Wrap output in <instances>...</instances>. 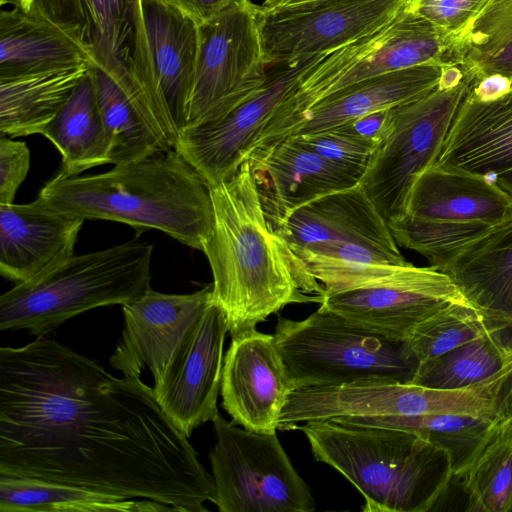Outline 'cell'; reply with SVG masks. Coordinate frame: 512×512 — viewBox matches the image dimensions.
Listing matches in <instances>:
<instances>
[{
	"instance_id": "obj_37",
	"label": "cell",
	"mask_w": 512,
	"mask_h": 512,
	"mask_svg": "<svg viewBox=\"0 0 512 512\" xmlns=\"http://www.w3.org/2000/svg\"><path fill=\"white\" fill-rule=\"evenodd\" d=\"M484 336H491L484 316L464 302L451 304L422 322L404 344L419 363Z\"/></svg>"
},
{
	"instance_id": "obj_45",
	"label": "cell",
	"mask_w": 512,
	"mask_h": 512,
	"mask_svg": "<svg viewBox=\"0 0 512 512\" xmlns=\"http://www.w3.org/2000/svg\"><path fill=\"white\" fill-rule=\"evenodd\" d=\"M302 1L306 0H264V2L259 6V8L262 10H268Z\"/></svg>"
},
{
	"instance_id": "obj_5",
	"label": "cell",
	"mask_w": 512,
	"mask_h": 512,
	"mask_svg": "<svg viewBox=\"0 0 512 512\" xmlns=\"http://www.w3.org/2000/svg\"><path fill=\"white\" fill-rule=\"evenodd\" d=\"M153 245L132 239L73 255L0 296V330L45 336L85 311L131 303L150 289Z\"/></svg>"
},
{
	"instance_id": "obj_1",
	"label": "cell",
	"mask_w": 512,
	"mask_h": 512,
	"mask_svg": "<svg viewBox=\"0 0 512 512\" xmlns=\"http://www.w3.org/2000/svg\"><path fill=\"white\" fill-rule=\"evenodd\" d=\"M0 474L180 512L215 499L212 475L153 388L46 336L0 349Z\"/></svg>"
},
{
	"instance_id": "obj_11",
	"label": "cell",
	"mask_w": 512,
	"mask_h": 512,
	"mask_svg": "<svg viewBox=\"0 0 512 512\" xmlns=\"http://www.w3.org/2000/svg\"><path fill=\"white\" fill-rule=\"evenodd\" d=\"M258 6L233 0L198 25L188 126L222 118L266 81Z\"/></svg>"
},
{
	"instance_id": "obj_26",
	"label": "cell",
	"mask_w": 512,
	"mask_h": 512,
	"mask_svg": "<svg viewBox=\"0 0 512 512\" xmlns=\"http://www.w3.org/2000/svg\"><path fill=\"white\" fill-rule=\"evenodd\" d=\"M406 215L500 224L512 217V197L489 177L433 164L414 182Z\"/></svg>"
},
{
	"instance_id": "obj_2",
	"label": "cell",
	"mask_w": 512,
	"mask_h": 512,
	"mask_svg": "<svg viewBox=\"0 0 512 512\" xmlns=\"http://www.w3.org/2000/svg\"><path fill=\"white\" fill-rule=\"evenodd\" d=\"M209 190L214 225L202 252L213 275V303L231 338L289 304L321 303L323 286L271 228L249 161Z\"/></svg>"
},
{
	"instance_id": "obj_20",
	"label": "cell",
	"mask_w": 512,
	"mask_h": 512,
	"mask_svg": "<svg viewBox=\"0 0 512 512\" xmlns=\"http://www.w3.org/2000/svg\"><path fill=\"white\" fill-rule=\"evenodd\" d=\"M84 219L54 211L38 198L0 204V273L16 284L39 277L74 255Z\"/></svg>"
},
{
	"instance_id": "obj_8",
	"label": "cell",
	"mask_w": 512,
	"mask_h": 512,
	"mask_svg": "<svg viewBox=\"0 0 512 512\" xmlns=\"http://www.w3.org/2000/svg\"><path fill=\"white\" fill-rule=\"evenodd\" d=\"M274 338L298 388L410 383L418 363L386 339L320 307L303 320L279 316Z\"/></svg>"
},
{
	"instance_id": "obj_40",
	"label": "cell",
	"mask_w": 512,
	"mask_h": 512,
	"mask_svg": "<svg viewBox=\"0 0 512 512\" xmlns=\"http://www.w3.org/2000/svg\"><path fill=\"white\" fill-rule=\"evenodd\" d=\"M30 168V151L25 142L0 138V204H13Z\"/></svg>"
},
{
	"instance_id": "obj_47",
	"label": "cell",
	"mask_w": 512,
	"mask_h": 512,
	"mask_svg": "<svg viewBox=\"0 0 512 512\" xmlns=\"http://www.w3.org/2000/svg\"><path fill=\"white\" fill-rule=\"evenodd\" d=\"M512 512V511H511Z\"/></svg>"
},
{
	"instance_id": "obj_28",
	"label": "cell",
	"mask_w": 512,
	"mask_h": 512,
	"mask_svg": "<svg viewBox=\"0 0 512 512\" xmlns=\"http://www.w3.org/2000/svg\"><path fill=\"white\" fill-rule=\"evenodd\" d=\"M89 69L81 63L0 79L1 135L43 134Z\"/></svg>"
},
{
	"instance_id": "obj_36",
	"label": "cell",
	"mask_w": 512,
	"mask_h": 512,
	"mask_svg": "<svg viewBox=\"0 0 512 512\" xmlns=\"http://www.w3.org/2000/svg\"><path fill=\"white\" fill-rule=\"evenodd\" d=\"M502 365L498 344L484 336L419 362L410 383L445 390L468 388L493 378Z\"/></svg>"
},
{
	"instance_id": "obj_34",
	"label": "cell",
	"mask_w": 512,
	"mask_h": 512,
	"mask_svg": "<svg viewBox=\"0 0 512 512\" xmlns=\"http://www.w3.org/2000/svg\"><path fill=\"white\" fill-rule=\"evenodd\" d=\"M96 99L110 144V163L117 165L167 151L147 127L119 84L91 66Z\"/></svg>"
},
{
	"instance_id": "obj_38",
	"label": "cell",
	"mask_w": 512,
	"mask_h": 512,
	"mask_svg": "<svg viewBox=\"0 0 512 512\" xmlns=\"http://www.w3.org/2000/svg\"><path fill=\"white\" fill-rule=\"evenodd\" d=\"M288 137L321 157L360 174H363L377 146L375 142L352 136L335 127Z\"/></svg>"
},
{
	"instance_id": "obj_44",
	"label": "cell",
	"mask_w": 512,
	"mask_h": 512,
	"mask_svg": "<svg viewBox=\"0 0 512 512\" xmlns=\"http://www.w3.org/2000/svg\"><path fill=\"white\" fill-rule=\"evenodd\" d=\"M494 179L512 197V169L495 176Z\"/></svg>"
},
{
	"instance_id": "obj_18",
	"label": "cell",
	"mask_w": 512,
	"mask_h": 512,
	"mask_svg": "<svg viewBox=\"0 0 512 512\" xmlns=\"http://www.w3.org/2000/svg\"><path fill=\"white\" fill-rule=\"evenodd\" d=\"M5 3L62 30L131 101L134 0H1Z\"/></svg>"
},
{
	"instance_id": "obj_24",
	"label": "cell",
	"mask_w": 512,
	"mask_h": 512,
	"mask_svg": "<svg viewBox=\"0 0 512 512\" xmlns=\"http://www.w3.org/2000/svg\"><path fill=\"white\" fill-rule=\"evenodd\" d=\"M443 272L484 316L498 344L512 325V217L495 226Z\"/></svg>"
},
{
	"instance_id": "obj_43",
	"label": "cell",
	"mask_w": 512,
	"mask_h": 512,
	"mask_svg": "<svg viewBox=\"0 0 512 512\" xmlns=\"http://www.w3.org/2000/svg\"><path fill=\"white\" fill-rule=\"evenodd\" d=\"M197 25L211 19L233 0H167Z\"/></svg>"
},
{
	"instance_id": "obj_7",
	"label": "cell",
	"mask_w": 512,
	"mask_h": 512,
	"mask_svg": "<svg viewBox=\"0 0 512 512\" xmlns=\"http://www.w3.org/2000/svg\"><path fill=\"white\" fill-rule=\"evenodd\" d=\"M131 102L165 150L188 126L198 25L167 0H134Z\"/></svg>"
},
{
	"instance_id": "obj_32",
	"label": "cell",
	"mask_w": 512,
	"mask_h": 512,
	"mask_svg": "<svg viewBox=\"0 0 512 512\" xmlns=\"http://www.w3.org/2000/svg\"><path fill=\"white\" fill-rule=\"evenodd\" d=\"M340 423L396 428L417 433L445 450L459 479L488 441L499 419L461 414L413 417H339Z\"/></svg>"
},
{
	"instance_id": "obj_6",
	"label": "cell",
	"mask_w": 512,
	"mask_h": 512,
	"mask_svg": "<svg viewBox=\"0 0 512 512\" xmlns=\"http://www.w3.org/2000/svg\"><path fill=\"white\" fill-rule=\"evenodd\" d=\"M451 46L446 35L407 6L384 25L312 66L277 108L253 149L285 138L303 115L329 94L386 73L445 64Z\"/></svg>"
},
{
	"instance_id": "obj_31",
	"label": "cell",
	"mask_w": 512,
	"mask_h": 512,
	"mask_svg": "<svg viewBox=\"0 0 512 512\" xmlns=\"http://www.w3.org/2000/svg\"><path fill=\"white\" fill-rule=\"evenodd\" d=\"M447 62L472 83L494 76L512 82V0H486L454 40Z\"/></svg>"
},
{
	"instance_id": "obj_25",
	"label": "cell",
	"mask_w": 512,
	"mask_h": 512,
	"mask_svg": "<svg viewBox=\"0 0 512 512\" xmlns=\"http://www.w3.org/2000/svg\"><path fill=\"white\" fill-rule=\"evenodd\" d=\"M445 64L429 63L394 71L335 91L314 104L286 137L329 129L417 100L438 86Z\"/></svg>"
},
{
	"instance_id": "obj_35",
	"label": "cell",
	"mask_w": 512,
	"mask_h": 512,
	"mask_svg": "<svg viewBox=\"0 0 512 512\" xmlns=\"http://www.w3.org/2000/svg\"><path fill=\"white\" fill-rule=\"evenodd\" d=\"M388 225L398 246L418 252L430 266L443 272L498 224L405 215L389 221Z\"/></svg>"
},
{
	"instance_id": "obj_42",
	"label": "cell",
	"mask_w": 512,
	"mask_h": 512,
	"mask_svg": "<svg viewBox=\"0 0 512 512\" xmlns=\"http://www.w3.org/2000/svg\"><path fill=\"white\" fill-rule=\"evenodd\" d=\"M490 380L496 396L497 418L512 419V348L503 354L502 368Z\"/></svg>"
},
{
	"instance_id": "obj_9",
	"label": "cell",
	"mask_w": 512,
	"mask_h": 512,
	"mask_svg": "<svg viewBox=\"0 0 512 512\" xmlns=\"http://www.w3.org/2000/svg\"><path fill=\"white\" fill-rule=\"evenodd\" d=\"M472 82H439L425 96L388 109L386 128L359 185L381 216H405L418 176L435 164L456 112Z\"/></svg>"
},
{
	"instance_id": "obj_33",
	"label": "cell",
	"mask_w": 512,
	"mask_h": 512,
	"mask_svg": "<svg viewBox=\"0 0 512 512\" xmlns=\"http://www.w3.org/2000/svg\"><path fill=\"white\" fill-rule=\"evenodd\" d=\"M458 480L467 498L466 512L512 511V419L498 421Z\"/></svg>"
},
{
	"instance_id": "obj_19",
	"label": "cell",
	"mask_w": 512,
	"mask_h": 512,
	"mask_svg": "<svg viewBox=\"0 0 512 512\" xmlns=\"http://www.w3.org/2000/svg\"><path fill=\"white\" fill-rule=\"evenodd\" d=\"M246 160L271 228L319 197L358 185L362 176L290 137L253 149Z\"/></svg>"
},
{
	"instance_id": "obj_22",
	"label": "cell",
	"mask_w": 512,
	"mask_h": 512,
	"mask_svg": "<svg viewBox=\"0 0 512 512\" xmlns=\"http://www.w3.org/2000/svg\"><path fill=\"white\" fill-rule=\"evenodd\" d=\"M227 333L226 316L212 303L198 325L180 369L156 395L165 412L188 438L219 413L217 400Z\"/></svg>"
},
{
	"instance_id": "obj_23",
	"label": "cell",
	"mask_w": 512,
	"mask_h": 512,
	"mask_svg": "<svg viewBox=\"0 0 512 512\" xmlns=\"http://www.w3.org/2000/svg\"><path fill=\"white\" fill-rule=\"evenodd\" d=\"M435 164L485 177L512 169V86L489 101L467 92Z\"/></svg>"
},
{
	"instance_id": "obj_39",
	"label": "cell",
	"mask_w": 512,
	"mask_h": 512,
	"mask_svg": "<svg viewBox=\"0 0 512 512\" xmlns=\"http://www.w3.org/2000/svg\"><path fill=\"white\" fill-rule=\"evenodd\" d=\"M486 0H410L408 8L452 42L477 15Z\"/></svg>"
},
{
	"instance_id": "obj_17",
	"label": "cell",
	"mask_w": 512,
	"mask_h": 512,
	"mask_svg": "<svg viewBox=\"0 0 512 512\" xmlns=\"http://www.w3.org/2000/svg\"><path fill=\"white\" fill-rule=\"evenodd\" d=\"M296 382L274 335L257 329L232 338L224 355L222 406L243 428L275 433Z\"/></svg>"
},
{
	"instance_id": "obj_30",
	"label": "cell",
	"mask_w": 512,
	"mask_h": 512,
	"mask_svg": "<svg viewBox=\"0 0 512 512\" xmlns=\"http://www.w3.org/2000/svg\"><path fill=\"white\" fill-rule=\"evenodd\" d=\"M175 511L150 499H125L75 486L0 474V512Z\"/></svg>"
},
{
	"instance_id": "obj_13",
	"label": "cell",
	"mask_w": 512,
	"mask_h": 512,
	"mask_svg": "<svg viewBox=\"0 0 512 512\" xmlns=\"http://www.w3.org/2000/svg\"><path fill=\"white\" fill-rule=\"evenodd\" d=\"M213 303L212 283L190 294L150 289L122 305L124 328L110 365L126 376L140 377L148 367L159 394L174 378L190 348L198 325Z\"/></svg>"
},
{
	"instance_id": "obj_12",
	"label": "cell",
	"mask_w": 512,
	"mask_h": 512,
	"mask_svg": "<svg viewBox=\"0 0 512 512\" xmlns=\"http://www.w3.org/2000/svg\"><path fill=\"white\" fill-rule=\"evenodd\" d=\"M461 414L496 416V399L489 382L445 390L411 383L370 382L342 386L298 388L291 393L278 430L297 429L312 420L339 417H413Z\"/></svg>"
},
{
	"instance_id": "obj_4",
	"label": "cell",
	"mask_w": 512,
	"mask_h": 512,
	"mask_svg": "<svg viewBox=\"0 0 512 512\" xmlns=\"http://www.w3.org/2000/svg\"><path fill=\"white\" fill-rule=\"evenodd\" d=\"M317 461L350 481L365 500L364 512H428L454 478L448 453L402 429L331 419L299 425Z\"/></svg>"
},
{
	"instance_id": "obj_46",
	"label": "cell",
	"mask_w": 512,
	"mask_h": 512,
	"mask_svg": "<svg viewBox=\"0 0 512 512\" xmlns=\"http://www.w3.org/2000/svg\"><path fill=\"white\" fill-rule=\"evenodd\" d=\"M502 354L506 353L512 348V325L509 329L502 335L498 343Z\"/></svg>"
},
{
	"instance_id": "obj_21",
	"label": "cell",
	"mask_w": 512,
	"mask_h": 512,
	"mask_svg": "<svg viewBox=\"0 0 512 512\" xmlns=\"http://www.w3.org/2000/svg\"><path fill=\"white\" fill-rule=\"evenodd\" d=\"M272 229L291 251L319 243L347 241L401 253L388 222L359 184L295 209Z\"/></svg>"
},
{
	"instance_id": "obj_15",
	"label": "cell",
	"mask_w": 512,
	"mask_h": 512,
	"mask_svg": "<svg viewBox=\"0 0 512 512\" xmlns=\"http://www.w3.org/2000/svg\"><path fill=\"white\" fill-rule=\"evenodd\" d=\"M327 54L282 63L267 73L266 81L252 96L222 118L184 128L174 149L208 188L229 179L246 160L277 108Z\"/></svg>"
},
{
	"instance_id": "obj_3",
	"label": "cell",
	"mask_w": 512,
	"mask_h": 512,
	"mask_svg": "<svg viewBox=\"0 0 512 512\" xmlns=\"http://www.w3.org/2000/svg\"><path fill=\"white\" fill-rule=\"evenodd\" d=\"M38 199L54 211L84 220L121 222L139 231L156 229L200 251L214 225L209 188L175 149L117 164L100 174L58 173Z\"/></svg>"
},
{
	"instance_id": "obj_10",
	"label": "cell",
	"mask_w": 512,
	"mask_h": 512,
	"mask_svg": "<svg viewBox=\"0 0 512 512\" xmlns=\"http://www.w3.org/2000/svg\"><path fill=\"white\" fill-rule=\"evenodd\" d=\"M215 445L209 452L220 512H312L308 484L294 468L277 433H260L212 420Z\"/></svg>"
},
{
	"instance_id": "obj_41",
	"label": "cell",
	"mask_w": 512,
	"mask_h": 512,
	"mask_svg": "<svg viewBox=\"0 0 512 512\" xmlns=\"http://www.w3.org/2000/svg\"><path fill=\"white\" fill-rule=\"evenodd\" d=\"M387 116L388 109L379 110L337 125L335 128L378 144L386 128Z\"/></svg>"
},
{
	"instance_id": "obj_14",
	"label": "cell",
	"mask_w": 512,
	"mask_h": 512,
	"mask_svg": "<svg viewBox=\"0 0 512 512\" xmlns=\"http://www.w3.org/2000/svg\"><path fill=\"white\" fill-rule=\"evenodd\" d=\"M410 0H306L262 10L258 27L266 65L330 53L384 25Z\"/></svg>"
},
{
	"instance_id": "obj_16",
	"label": "cell",
	"mask_w": 512,
	"mask_h": 512,
	"mask_svg": "<svg viewBox=\"0 0 512 512\" xmlns=\"http://www.w3.org/2000/svg\"><path fill=\"white\" fill-rule=\"evenodd\" d=\"M464 302L452 278L429 265L414 266L403 278L381 286L324 292L320 305L386 339L405 342L438 311Z\"/></svg>"
},
{
	"instance_id": "obj_29",
	"label": "cell",
	"mask_w": 512,
	"mask_h": 512,
	"mask_svg": "<svg viewBox=\"0 0 512 512\" xmlns=\"http://www.w3.org/2000/svg\"><path fill=\"white\" fill-rule=\"evenodd\" d=\"M62 156L59 174L70 177L110 163V144L101 119L91 69L43 134Z\"/></svg>"
},
{
	"instance_id": "obj_27",
	"label": "cell",
	"mask_w": 512,
	"mask_h": 512,
	"mask_svg": "<svg viewBox=\"0 0 512 512\" xmlns=\"http://www.w3.org/2000/svg\"><path fill=\"white\" fill-rule=\"evenodd\" d=\"M89 63L87 52L49 21L19 8L0 13V79Z\"/></svg>"
}]
</instances>
